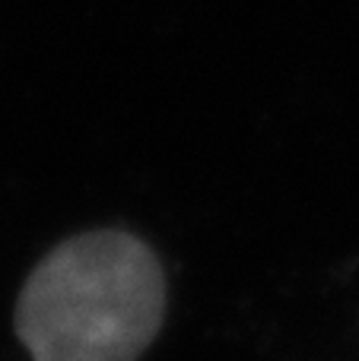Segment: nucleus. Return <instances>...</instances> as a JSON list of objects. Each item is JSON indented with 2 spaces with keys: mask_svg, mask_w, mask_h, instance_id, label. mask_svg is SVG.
Returning a JSON list of instances; mask_svg holds the SVG:
<instances>
[{
  "mask_svg": "<svg viewBox=\"0 0 359 361\" xmlns=\"http://www.w3.org/2000/svg\"><path fill=\"white\" fill-rule=\"evenodd\" d=\"M156 257L124 231L54 247L25 279L16 336L32 361H137L163 324Z\"/></svg>",
  "mask_w": 359,
  "mask_h": 361,
  "instance_id": "f257e3e1",
  "label": "nucleus"
}]
</instances>
